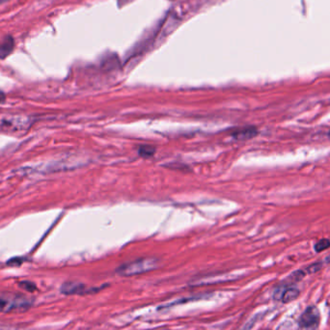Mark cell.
<instances>
[{"label": "cell", "instance_id": "6da1fadb", "mask_svg": "<svg viewBox=\"0 0 330 330\" xmlns=\"http://www.w3.org/2000/svg\"><path fill=\"white\" fill-rule=\"evenodd\" d=\"M33 120L28 116L18 114L0 115V132L24 133L31 128Z\"/></svg>", "mask_w": 330, "mask_h": 330}, {"label": "cell", "instance_id": "7a4b0ae2", "mask_svg": "<svg viewBox=\"0 0 330 330\" xmlns=\"http://www.w3.org/2000/svg\"><path fill=\"white\" fill-rule=\"evenodd\" d=\"M158 267V260L154 258H143L127 263L119 267L116 273L121 276L139 275L153 271Z\"/></svg>", "mask_w": 330, "mask_h": 330}, {"label": "cell", "instance_id": "3957f363", "mask_svg": "<svg viewBox=\"0 0 330 330\" xmlns=\"http://www.w3.org/2000/svg\"><path fill=\"white\" fill-rule=\"evenodd\" d=\"M32 305V300L24 295H0V313L24 312Z\"/></svg>", "mask_w": 330, "mask_h": 330}, {"label": "cell", "instance_id": "277c9868", "mask_svg": "<svg viewBox=\"0 0 330 330\" xmlns=\"http://www.w3.org/2000/svg\"><path fill=\"white\" fill-rule=\"evenodd\" d=\"M319 319L320 315L318 308L315 306L308 307L300 317V328H303L304 330H316L318 328Z\"/></svg>", "mask_w": 330, "mask_h": 330}, {"label": "cell", "instance_id": "5b68a950", "mask_svg": "<svg viewBox=\"0 0 330 330\" xmlns=\"http://www.w3.org/2000/svg\"><path fill=\"white\" fill-rule=\"evenodd\" d=\"M105 287L101 288H88L84 284L78 283V282H67L64 283L61 287V293L64 295H87V294H93L100 290H102Z\"/></svg>", "mask_w": 330, "mask_h": 330}, {"label": "cell", "instance_id": "8992f818", "mask_svg": "<svg viewBox=\"0 0 330 330\" xmlns=\"http://www.w3.org/2000/svg\"><path fill=\"white\" fill-rule=\"evenodd\" d=\"M258 134V130L254 127H246L234 130L231 135L236 140H248Z\"/></svg>", "mask_w": 330, "mask_h": 330}, {"label": "cell", "instance_id": "52a82bcc", "mask_svg": "<svg viewBox=\"0 0 330 330\" xmlns=\"http://www.w3.org/2000/svg\"><path fill=\"white\" fill-rule=\"evenodd\" d=\"M14 48V40L11 37H7L3 43L0 44V58L4 59L7 57Z\"/></svg>", "mask_w": 330, "mask_h": 330}, {"label": "cell", "instance_id": "ba28073f", "mask_svg": "<svg viewBox=\"0 0 330 330\" xmlns=\"http://www.w3.org/2000/svg\"><path fill=\"white\" fill-rule=\"evenodd\" d=\"M298 295H299V291L296 288L291 287V288H287V289L283 290L282 295H281V298H282L283 302L289 303V302H292V301H294L295 299H296L298 297Z\"/></svg>", "mask_w": 330, "mask_h": 330}, {"label": "cell", "instance_id": "9c48e42d", "mask_svg": "<svg viewBox=\"0 0 330 330\" xmlns=\"http://www.w3.org/2000/svg\"><path fill=\"white\" fill-rule=\"evenodd\" d=\"M300 325L293 320H286L279 325L277 330H299Z\"/></svg>", "mask_w": 330, "mask_h": 330}, {"label": "cell", "instance_id": "30bf717a", "mask_svg": "<svg viewBox=\"0 0 330 330\" xmlns=\"http://www.w3.org/2000/svg\"><path fill=\"white\" fill-rule=\"evenodd\" d=\"M330 248V240L327 238H322L318 240V242L315 244V250L319 253L323 250H326Z\"/></svg>", "mask_w": 330, "mask_h": 330}, {"label": "cell", "instance_id": "8fae6325", "mask_svg": "<svg viewBox=\"0 0 330 330\" xmlns=\"http://www.w3.org/2000/svg\"><path fill=\"white\" fill-rule=\"evenodd\" d=\"M154 153V149L151 146H142L139 149V154L144 157H150Z\"/></svg>", "mask_w": 330, "mask_h": 330}, {"label": "cell", "instance_id": "7c38bea8", "mask_svg": "<svg viewBox=\"0 0 330 330\" xmlns=\"http://www.w3.org/2000/svg\"><path fill=\"white\" fill-rule=\"evenodd\" d=\"M20 286H21L23 289H24V290L28 291V292H33V291H35L36 289H37L35 285L33 283H31V282H29V281H24V282H21V283H20Z\"/></svg>", "mask_w": 330, "mask_h": 330}, {"label": "cell", "instance_id": "4fadbf2b", "mask_svg": "<svg viewBox=\"0 0 330 330\" xmlns=\"http://www.w3.org/2000/svg\"><path fill=\"white\" fill-rule=\"evenodd\" d=\"M322 267V264L321 263H316V264H313L311 265L309 268H307L306 271L305 272L306 273H314V272H317V271H319Z\"/></svg>", "mask_w": 330, "mask_h": 330}, {"label": "cell", "instance_id": "5bb4252c", "mask_svg": "<svg viewBox=\"0 0 330 330\" xmlns=\"http://www.w3.org/2000/svg\"><path fill=\"white\" fill-rule=\"evenodd\" d=\"M4 102H5V95L0 91V104H2Z\"/></svg>", "mask_w": 330, "mask_h": 330}, {"label": "cell", "instance_id": "9a60e30c", "mask_svg": "<svg viewBox=\"0 0 330 330\" xmlns=\"http://www.w3.org/2000/svg\"><path fill=\"white\" fill-rule=\"evenodd\" d=\"M325 263H327V264H330V255L329 256H327V257H326V259H325Z\"/></svg>", "mask_w": 330, "mask_h": 330}, {"label": "cell", "instance_id": "2e32d148", "mask_svg": "<svg viewBox=\"0 0 330 330\" xmlns=\"http://www.w3.org/2000/svg\"><path fill=\"white\" fill-rule=\"evenodd\" d=\"M5 1H7V0H0V3H3V2H5Z\"/></svg>", "mask_w": 330, "mask_h": 330}, {"label": "cell", "instance_id": "e0dca14e", "mask_svg": "<svg viewBox=\"0 0 330 330\" xmlns=\"http://www.w3.org/2000/svg\"><path fill=\"white\" fill-rule=\"evenodd\" d=\"M329 137H330V132H329Z\"/></svg>", "mask_w": 330, "mask_h": 330}]
</instances>
